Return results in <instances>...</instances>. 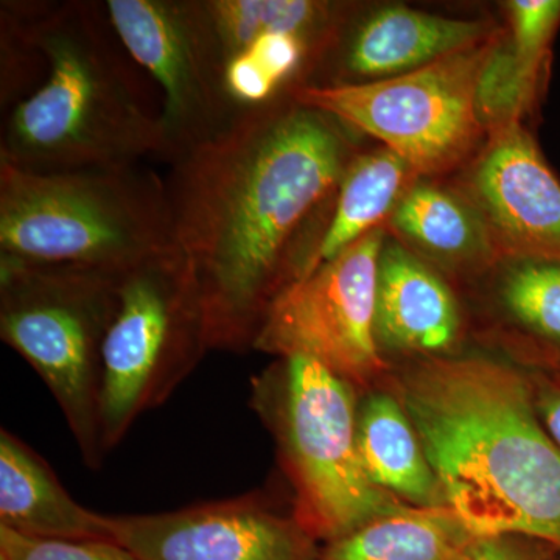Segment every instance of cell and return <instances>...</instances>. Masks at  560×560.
Masks as SVG:
<instances>
[{
	"mask_svg": "<svg viewBox=\"0 0 560 560\" xmlns=\"http://www.w3.org/2000/svg\"><path fill=\"white\" fill-rule=\"evenodd\" d=\"M512 49L530 68L541 70L560 22V0H512L506 5Z\"/></svg>",
	"mask_w": 560,
	"mask_h": 560,
	"instance_id": "23",
	"label": "cell"
},
{
	"mask_svg": "<svg viewBox=\"0 0 560 560\" xmlns=\"http://www.w3.org/2000/svg\"><path fill=\"white\" fill-rule=\"evenodd\" d=\"M499 33L401 75L302 86L291 95L342 127L381 140L416 176L441 175L463 164L485 132L475 97Z\"/></svg>",
	"mask_w": 560,
	"mask_h": 560,
	"instance_id": "8",
	"label": "cell"
},
{
	"mask_svg": "<svg viewBox=\"0 0 560 560\" xmlns=\"http://www.w3.org/2000/svg\"><path fill=\"white\" fill-rule=\"evenodd\" d=\"M469 200L499 253L560 264V183L521 124L490 132L471 168Z\"/></svg>",
	"mask_w": 560,
	"mask_h": 560,
	"instance_id": "12",
	"label": "cell"
},
{
	"mask_svg": "<svg viewBox=\"0 0 560 560\" xmlns=\"http://www.w3.org/2000/svg\"><path fill=\"white\" fill-rule=\"evenodd\" d=\"M556 551L528 537L471 536L452 560H550Z\"/></svg>",
	"mask_w": 560,
	"mask_h": 560,
	"instance_id": "25",
	"label": "cell"
},
{
	"mask_svg": "<svg viewBox=\"0 0 560 560\" xmlns=\"http://www.w3.org/2000/svg\"><path fill=\"white\" fill-rule=\"evenodd\" d=\"M485 21L453 20L408 7L372 11L348 33L335 31L318 60L329 79L318 86L389 79L429 66L493 35Z\"/></svg>",
	"mask_w": 560,
	"mask_h": 560,
	"instance_id": "13",
	"label": "cell"
},
{
	"mask_svg": "<svg viewBox=\"0 0 560 560\" xmlns=\"http://www.w3.org/2000/svg\"><path fill=\"white\" fill-rule=\"evenodd\" d=\"M500 298L518 326L560 350L559 261L512 260L501 279Z\"/></svg>",
	"mask_w": 560,
	"mask_h": 560,
	"instance_id": "21",
	"label": "cell"
},
{
	"mask_svg": "<svg viewBox=\"0 0 560 560\" xmlns=\"http://www.w3.org/2000/svg\"><path fill=\"white\" fill-rule=\"evenodd\" d=\"M172 246L165 180L140 164L36 173L0 162V257L125 270Z\"/></svg>",
	"mask_w": 560,
	"mask_h": 560,
	"instance_id": "4",
	"label": "cell"
},
{
	"mask_svg": "<svg viewBox=\"0 0 560 560\" xmlns=\"http://www.w3.org/2000/svg\"><path fill=\"white\" fill-rule=\"evenodd\" d=\"M357 442L372 485L416 508L445 506L440 481L396 396L372 393L359 408Z\"/></svg>",
	"mask_w": 560,
	"mask_h": 560,
	"instance_id": "16",
	"label": "cell"
},
{
	"mask_svg": "<svg viewBox=\"0 0 560 560\" xmlns=\"http://www.w3.org/2000/svg\"><path fill=\"white\" fill-rule=\"evenodd\" d=\"M120 43L160 84L161 161L219 136L238 116L226 90V58L205 0H106Z\"/></svg>",
	"mask_w": 560,
	"mask_h": 560,
	"instance_id": "9",
	"label": "cell"
},
{
	"mask_svg": "<svg viewBox=\"0 0 560 560\" xmlns=\"http://www.w3.org/2000/svg\"><path fill=\"white\" fill-rule=\"evenodd\" d=\"M471 536L451 508L404 504L329 541L318 560H452Z\"/></svg>",
	"mask_w": 560,
	"mask_h": 560,
	"instance_id": "19",
	"label": "cell"
},
{
	"mask_svg": "<svg viewBox=\"0 0 560 560\" xmlns=\"http://www.w3.org/2000/svg\"><path fill=\"white\" fill-rule=\"evenodd\" d=\"M460 315L451 287L397 242L378 260L375 337L378 348L436 359L458 340Z\"/></svg>",
	"mask_w": 560,
	"mask_h": 560,
	"instance_id": "14",
	"label": "cell"
},
{
	"mask_svg": "<svg viewBox=\"0 0 560 560\" xmlns=\"http://www.w3.org/2000/svg\"><path fill=\"white\" fill-rule=\"evenodd\" d=\"M389 219L405 241L445 267H481L500 254L474 202L434 184H411Z\"/></svg>",
	"mask_w": 560,
	"mask_h": 560,
	"instance_id": "17",
	"label": "cell"
},
{
	"mask_svg": "<svg viewBox=\"0 0 560 560\" xmlns=\"http://www.w3.org/2000/svg\"><path fill=\"white\" fill-rule=\"evenodd\" d=\"M529 382L537 415L560 447V370L533 372Z\"/></svg>",
	"mask_w": 560,
	"mask_h": 560,
	"instance_id": "26",
	"label": "cell"
},
{
	"mask_svg": "<svg viewBox=\"0 0 560 560\" xmlns=\"http://www.w3.org/2000/svg\"><path fill=\"white\" fill-rule=\"evenodd\" d=\"M33 22L47 79L3 121L0 162L55 173L161 160L160 113L105 2H33Z\"/></svg>",
	"mask_w": 560,
	"mask_h": 560,
	"instance_id": "3",
	"label": "cell"
},
{
	"mask_svg": "<svg viewBox=\"0 0 560 560\" xmlns=\"http://www.w3.org/2000/svg\"><path fill=\"white\" fill-rule=\"evenodd\" d=\"M121 272L0 257V337L60 405L84 464L101 469L103 346Z\"/></svg>",
	"mask_w": 560,
	"mask_h": 560,
	"instance_id": "6",
	"label": "cell"
},
{
	"mask_svg": "<svg viewBox=\"0 0 560 560\" xmlns=\"http://www.w3.org/2000/svg\"><path fill=\"white\" fill-rule=\"evenodd\" d=\"M226 62L261 35L291 32L326 46L340 9L315 0H205Z\"/></svg>",
	"mask_w": 560,
	"mask_h": 560,
	"instance_id": "20",
	"label": "cell"
},
{
	"mask_svg": "<svg viewBox=\"0 0 560 560\" xmlns=\"http://www.w3.org/2000/svg\"><path fill=\"white\" fill-rule=\"evenodd\" d=\"M445 506L475 536L528 537L560 552V447L529 374L489 357H436L394 383Z\"/></svg>",
	"mask_w": 560,
	"mask_h": 560,
	"instance_id": "2",
	"label": "cell"
},
{
	"mask_svg": "<svg viewBox=\"0 0 560 560\" xmlns=\"http://www.w3.org/2000/svg\"><path fill=\"white\" fill-rule=\"evenodd\" d=\"M355 394L340 375L304 357L279 359L253 381L250 405L278 444L294 517L326 544L405 504L372 485L363 469Z\"/></svg>",
	"mask_w": 560,
	"mask_h": 560,
	"instance_id": "5",
	"label": "cell"
},
{
	"mask_svg": "<svg viewBox=\"0 0 560 560\" xmlns=\"http://www.w3.org/2000/svg\"><path fill=\"white\" fill-rule=\"evenodd\" d=\"M209 350L200 282L176 246L125 268L103 346L106 455L124 441L140 416L168 400Z\"/></svg>",
	"mask_w": 560,
	"mask_h": 560,
	"instance_id": "7",
	"label": "cell"
},
{
	"mask_svg": "<svg viewBox=\"0 0 560 560\" xmlns=\"http://www.w3.org/2000/svg\"><path fill=\"white\" fill-rule=\"evenodd\" d=\"M114 544L138 560H318V540L259 493L158 514L108 515Z\"/></svg>",
	"mask_w": 560,
	"mask_h": 560,
	"instance_id": "11",
	"label": "cell"
},
{
	"mask_svg": "<svg viewBox=\"0 0 560 560\" xmlns=\"http://www.w3.org/2000/svg\"><path fill=\"white\" fill-rule=\"evenodd\" d=\"M0 560H138L113 541L50 540L0 526Z\"/></svg>",
	"mask_w": 560,
	"mask_h": 560,
	"instance_id": "24",
	"label": "cell"
},
{
	"mask_svg": "<svg viewBox=\"0 0 560 560\" xmlns=\"http://www.w3.org/2000/svg\"><path fill=\"white\" fill-rule=\"evenodd\" d=\"M540 70L530 68L512 49L506 33H499L477 84V114L485 131L521 124L536 95Z\"/></svg>",
	"mask_w": 560,
	"mask_h": 560,
	"instance_id": "22",
	"label": "cell"
},
{
	"mask_svg": "<svg viewBox=\"0 0 560 560\" xmlns=\"http://www.w3.org/2000/svg\"><path fill=\"white\" fill-rule=\"evenodd\" d=\"M0 526L35 539L113 541L108 515L81 506L47 460L0 431Z\"/></svg>",
	"mask_w": 560,
	"mask_h": 560,
	"instance_id": "15",
	"label": "cell"
},
{
	"mask_svg": "<svg viewBox=\"0 0 560 560\" xmlns=\"http://www.w3.org/2000/svg\"><path fill=\"white\" fill-rule=\"evenodd\" d=\"M411 176L416 175L410 167L386 149L353 158L335 194L326 228L294 282L381 228L411 186Z\"/></svg>",
	"mask_w": 560,
	"mask_h": 560,
	"instance_id": "18",
	"label": "cell"
},
{
	"mask_svg": "<svg viewBox=\"0 0 560 560\" xmlns=\"http://www.w3.org/2000/svg\"><path fill=\"white\" fill-rule=\"evenodd\" d=\"M345 128L283 95L171 164L173 242L200 282L210 349H253L293 282L298 235L353 160Z\"/></svg>",
	"mask_w": 560,
	"mask_h": 560,
	"instance_id": "1",
	"label": "cell"
},
{
	"mask_svg": "<svg viewBox=\"0 0 560 560\" xmlns=\"http://www.w3.org/2000/svg\"><path fill=\"white\" fill-rule=\"evenodd\" d=\"M385 232L364 235L318 270L280 291L254 350L318 361L353 388L385 370L375 337L378 260Z\"/></svg>",
	"mask_w": 560,
	"mask_h": 560,
	"instance_id": "10",
	"label": "cell"
}]
</instances>
